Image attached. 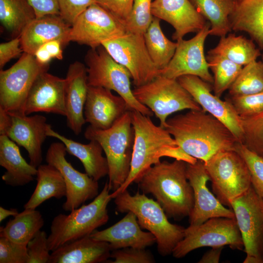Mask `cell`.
Wrapping results in <instances>:
<instances>
[{
  "instance_id": "f6af8a7d",
  "label": "cell",
  "mask_w": 263,
  "mask_h": 263,
  "mask_svg": "<svg viewBox=\"0 0 263 263\" xmlns=\"http://www.w3.org/2000/svg\"><path fill=\"white\" fill-rule=\"evenodd\" d=\"M59 16L67 23L72 25L77 17L95 0H57Z\"/></svg>"
},
{
  "instance_id": "3957f363",
  "label": "cell",
  "mask_w": 263,
  "mask_h": 263,
  "mask_svg": "<svg viewBox=\"0 0 263 263\" xmlns=\"http://www.w3.org/2000/svg\"><path fill=\"white\" fill-rule=\"evenodd\" d=\"M187 162L175 159L160 161L148 169L139 179L144 194H151L168 217H189L194 207V193L186 174Z\"/></svg>"
},
{
  "instance_id": "f1b7e54d",
  "label": "cell",
  "mask_w": 263,
  "mask_h": 263,
  "mask_svg": "<svg viewBox=\"0 0 263 263\" xmlns=\"http://www.w3.org/2000/svg\"><path fill=\"white\" fill-rule=\"evenodd\" d=\"M229 21L232 30L246 33L263 49V0H236Z\"/></svg>"
},
{
  "instance_id": "74e56055",
  "label": "cell",
  "mask_w": 263,
  "mask_h": 263,
  "mask_svg": "<svg viewBox=\"0 0 263 263\" xmlns=\"http://www.w3.org/2000/svg\"><path fill=\"white\" fill-rule=\"evenodd\" d=\"M243 131L242 143L263 158V112L247 118H241Z\"/></svg>"
},
{
  "instance_id": "9a60e30c",
  "label": "cell",
  "mask_w": 263,
  "mask_h": 263,
  "mask_svg": "<svg viewBox=\"0 0 263 263\" xmlns=\"http://www.w3.org/2000/svg\"><path fill=\"white\" fill-rule=\"evenodd\" d=\"M66 152L62 142H53L48 149L45 160L47 164L59 170L64 179L67 193L62 208L66 211H71L95 198L99 194V186L98 181L73 167L66 159Z\"/></svg>"
},
{
  "instance_id": "d4e9b609",
  "label": "cell",
  "mask_w": 263,
  "mask_h": 263,
  "mask_svg": "<svg viewBox=\"0 0 263 263\" xmlns=\"http://www.w3.org/2000/svg\"><path fill=\"white\" fill-rule=\"evenodd\" d=\"M71 25L58 15H48L36 18L24 29L19 37L23 52L35 55L43 44L59 40L63 46L69 42Z\"/></svg>"
},
{
  "instance_id": "7a4b0ae2",
  "label": "cell",
  "mask_w": 263,
  "mask_h": 263,
  "mask_svg": "<svg viewBox=\"0 0 263 263\" xmlns=\"http://www.w3.org/2000/svg\"><path fill=\"white\" fill-rule=\"evenodd\" d=\"M131 115L134 140L130 172L122 186L110 194L112 199L127 189L133 183L137 184L144 172L160 162L162 157H168L191 164L197 160L186 153L168 131L155 125L150 116L136 111H131Z\"/></svg>"
},
{
  "instance_id": "8fae6325",
  "label": "cell",
  "mask_w": 263,
  "mask_h": 263,
  "mask_svg": "<svg viewBox=\"0 0 263 263\" xmlns=\"http://www.w3.org/2000/svg\"><path fill=\"white\" fill-rule=\"evenodd\" d=\"M49 65L39 63L34 56L23 52L9 69L0 71V109L22 113L28 93L37 77Z\"/></svg>"
},
{
  "instance_id": "c3c4849f",
  "label": "cell",
  "mask_w": 263,
  "mask_h": 263,
  "mask_svg": "<svg viewBox=\"0 0 263 263\" xmlns=\"http://www.w3.org/2000/svg\"><path fill=\"white\" fill-rule=\"evenodd\" d=\"M34 9L36 18L48 15H58L57 0H27Z\"/></svg>"
},
{
  "instance_id": "d6a6232c",
  "label": "cell",
  "mask_w": 263,
  "mask_h": 263,
  "mask_svg": "<svg viewBox=\"0 0 263 263\" xmlns=\"http://www.w3.org/2000/svg\"><path fill=\"white\" fill-rule=\"evenodd\" d=\"M44 224L41 213L36 209L24 208L4 226L0 228V237L27 244L39 231Z\"/></svg>"
},
{
  "instance_id": "7402d4cb",
  "label": "cell",
  "mask_w": 263,
  "mask_h": 263,
  "mask_svg": "<svg viewBox=\"0 0 263 263\" xmlns=\"http://www.w3.org/2000/svg\"><path fill=\"white\" fill-rule=\"evenodd\" d=\"M151 13L173 27L172 38L177 41L188 33L198 32L207 22L189 0H153Z\"/></svg>"
},
{
  "instance_id": "e575fe53",
  "label": "cell",
  "mask_w": 263,
  "mask_h": 263,
  "mask_svg": "<svg viewBox=\"0 0 263 263\" xmlns=\"http://www.w3.org/2000/svg\"><path fill=\"white\" fill-rule=\"evenodd\" d=\"M160 20L154 17L144 37L149 54L161 71L167 66L172 59L177 43L170 40L165 36L160 26Z\"/></svg>"
},
{
  "instance_id": "1f68e13d",
  "label": "cell",
  "mask_w": 263,
  "mask_h": 263,
  "mask_svg": "<svg viewBox=\"0 0 263 263\" xmlns=\"http://www.w3.org/2000/svg\"><path fill=\"white\" fill-rule=\"evenodd\" d=\"M196 10L210 24V35L220 38L232 29L229 16L236 0H189Z\"/></svg>"
},
{
  "instance_id": "b9f144b4",
  "label": "cell",
  "mask_w": 263,
  "mask_h": 263,
  "mask_svg": "<svg viewBox=\"0 0 263 263\" xmlns=\"http://www.w3.org/2000/svg\"><path fill=\"white\" fill-rule=\"evenodd\" d=\"M27 244L0 237V263H28Z\"/></svg>"
},
{
  "instance_id": "52a82bcc",
  "label": "cell",
  "mask_w": 263,
  "mask_h": 263,
  "mask_svg": "<svg viewBox=\"0 0 263 263\" xmlns=\"http://www.w3.org/2000/svg\"><path fill=\"white\" fill-rule=\"evenodd\" d=\"M89 86L114 91L126 102L130 111H136L150 117L153 113L134 97L131 86V75L124 66L116 62L102 45L91 48L85 56Z\"/></svg>"
},
{
  "instance_id": "836d02e7",
  "label": "cell",
  "mask_w": 263,
  "mask_h": 263,
  "mask_svg": "<svg viewBox=\"0 0 263 263\" xmlns=\"http://www.w3.org/2000/svg\"><path fill=\"white\" fill-rule=\"evenodd\" d=\"M36 18L27 0H0V21L12 36H20L26 26Z\"/></svg>"
},
{
  "instance_id": "4316f807",
  "label": "cell",
  "mask_w": 263,
  "mask_h": 263,
  "mask_svg": "<svg viewBox=\"0 0 263 263\" xmlns=\"http://www.w3.org/2000/svg\"><path fill=\"white\" fill-rule=\"evenodd\" d=\"M46 134L62 142L67 152L80 161L85 172L90 177L98 181L108 175L107 160L103 156V149L97 141L90 140L87 144L75 141L54 131L49 124L46 128Z\"/></svg>"
},
{
  "instance_id": "2e32d148",
  "label": "cell",
  "mask_w": 263,
  "mask_h": 263,
  "mask_svg": "<svg viewBox=\"0 0 263 263\" xmlns=\"http://www.w3.org/2000/svg\"><path fill=\"white\" fill-rule=\"evenodd\" d=\"M210 29V23L207 21L192 38L176 41L174 56L167 66L160 71V75L175 79L186 75H195L212 84L213 75L204 53V44Z\"/></svg>"
},
{
  "instance_id": "f546056e",
  "label": "cell",
  "mask_w": 263,
  "mask_h": 263,
  "mask_svg": "<svg viewBox=\"0 0 263 263\" xmlns=\"http://www.w3.org/2000/svg\"><path fill=\"white\" fill-rule=\"evenodd\" d=\"M37 185L30 198L24 205V208L36 209L44 201L55 198L66 197L67 190L64 179L53 166L40 164L37 168Z\"/></svg>"
},
{
  "instance_id": "ffe728a7",
  "label": "cell",
  "mask_w": 263,
  "mask_h": 263,
  "mask_svg": "<svg viewBox=\"0 0 263 263\" xmlns=\"http://www.w3.org/2000/svg\"><path fill=\"white\" fill-rule=\"evenodd\" d=\"M65 78L44 72L34 82L26 100L23 112L54 113L66 116Z\"/></svg>"
},
{
  "instance_id": "f5cc1de1",
  "label": "cell",
  "mask_w": 263,
  "mask_h": 263,
  "mask_svg": "<svg viewBox=\"0 0 263 263\" xmlns=\"http://www.w3.org/2000/svg\"><path fill=\"white\" fill-rule=\"evenodd\" d=\"M19 212L16 208L6 209L4 207H0V222H2L4 220L9 216L13 217L16 216Z\"/></svg>"
},
{
  "instance_id": "ab89813d",
  "label": "cell",
  "mask_w": 263,
  "mask_h": 263,
  "mask_svg": "<svg viewBox=\"0 0 263 263\" xmlns=\"http://www.w3.org/2000/svg\"><path fill=\"white\" fill-rule=\"evenodd\" d=\"M245 161L249 169L251 185L256 193L263 199V158L238 142L235 147Z\"/></svg>"
},
{
  "instance_id": "603a6c76",
  "label": "cell",
  "mask_w": 263,
  "mask_h": 263,
  "mask_svg": "<svg viewBox=\"0 0 263 263\" xmlns=\"http://www.w3.org/2000/svg\"><path fill=\"white\" fill-rule=\"evenodd\" d=\"M66 80V117L68 127L76 135L82 131L86 123L84 115L88 85L85 66L79 61L71 64Z\"/></svg>"
},
{
  "instance_id": "d590c367",
  "label": "cell",
  "mask_w": 263,
  "mask_h": 263,
  "mask_svg": "<svg viewBox=\"0 0 263 263\" xmlns=\"http://www.w3.org/2000/svg\"><path fill=\"white\" fill-rule=\"evenodd\" d=\"M206 58L213 74L212 90L215 95L220 97L229 89L243 66L218 55L207 54Z\"/></svg>"
},
{
  "instance_id": "9c48e42d",
  "label": "cell",
  "mask_w": 263,
  "mask_h": 263,
  "mask_svg": "<svg viewBox=\"0 0 263 263\" xmlns=\"http://www.w3.org/2000/svg\"><path fill=\"white\" fill-rule=\"evenodd\" d=\"M133 94L142 104L149 108L165 129L169 116L184 110H202L190 94L177 79L161 75L152 81L134 87Z\"/></svg>"
},
{
  "instance_id": "484cf974",
  "label": "cell",
  "mask_w": 263,
  "mask_h": 263,
  "mask_svg": "<svg viewBox=\"0 0 263 263\" xmlns=\"http://www.w3.org/2000/svg\"><path fill=\"white\" fill-rule=\"evenodd\" d=\"M112 250L109 243L90 235L62 245L52 251L49 263H99L107 261Z\"/></svg>"
},
{
  "instance_id": "db71d44e",
  "label": "cell",
  "mask_w": 263,
  "mask_h": 263,
  "mask_svg": "<svg viewBox=\"0 0 263 263\" xmlns=\"http://www.w3.org/2000/svg\"><path fill=\"white\" fill-rule=\"evenodd\" d=\"M261 57H262V60H261V61H262V63H263V54H261Z\"/></svg>"
},
{
  "instance_id": "60d3db41",
  "label": "cell",
  "mask_w": 263,
  "mask_h": 263,
  "mask_svg": "<svg viewBox=\"0 0 263 263\" xmlns=\"http://www.w3.org/2000/svg\"><path fill=\"white\" fill-rule=\"evenodd\" d=\"M241 118L252 117L263 112V92L227 99Z\"/></svg>"
},
{
  "instance_id": "d6986e66",
  "label": "cell",
  "mask_w": 263,
  "mask_h": 263,
  "mask_svg": "<svg viewBox=\"0 0 263 263\" xmlns=\"http://www.w3.org/2000/svg\"><path fill=\"white\" fill-rule=\"evenodd\" d=\"M7 113L11 122L6 135L27 150L30 163L37 168L42 161V145L47 136L46 118L39 114Z\"/></svg>"
},
{
  "instance_id": "4dcf8cb0",
  "label": "cell",
  "mask_w": 263,
  "mask_h": 263,
  "mask_svg": "<svg viewBox=\"0 0 263 263\" xmlns=\"http://www.w3.org/2000/svg\"><path fill=\"white\" fill-rule=\"evenodd\" d=\"M207 54L222 56L242 66L257 60L262 54L251 39L232 34L221 37Z\"/></svg>"
},
{
  "instance_id": "5b68a950",
  "label": "cell",
  "mask_w": 263,
  "mask_h": 263,
  "mask_svg": "<svg viewBox=\"0 0 263 263\" xmlns=\"http://www.w3.org/2000/svg\"><path fill=\"white\" fill-rule=\"evenodd\" d=\"M113 199L118 212H133L141 228L155 236L157 250L161 256L172 254L183 239L185 228L171 223L160 205L145 194L137 191L132 195L126 189Z\"/></svg>"
},
{
  "instance_id": "83f0119b",
  "label": "cell",
  "mask_w": 263,
  "mask_h": 263,
  "mask_svg": "<svg viewBox=\"0 0 263 263\" xmlns=\"http://www.w3.org/2000/svg\"><path fill=\"white\" fill-rule=\"evenodd\" d=\"M0 165L6 170L2 180L12 187L25 185L37 174V168L27 162L15 142L6 135H0Z\"/></svg>"
},
{
  "instance_id": "277c9868",
  "label": "cell",
  "mask_w": 263,
  "mask_h": 263,
  "mask_svg": "<svg viewBox=\"0 0 263 263\" xmlns=\"http://www.w3.org/2000/svg\"><path fill=\"white\" fill-rule=\"evenodd\" d=\"M89 140L101 146L109 167V188L116 191L125 182L130 172L134 140L131 111H128L110 128L100 130L89 125L84 132Z\"/></svg>"
},
{
  "instance_id": "816d5d0a",
  "label": "cell",
  "mask_w": 263,
  "mask_h": 263,
  "mask_svg": "<svg viewBox=\"0 0 263 263\" xmlns=\"http://www.w3.org/2000/svg\"><path fill=\"white\" fill-rule=\"evenodd\" d=\"M11 122L10 114L0 109V135H6Z\"/></svg>"
},
{
  "instance_id": "e0dca14e",
  "label": "cell",
  "mask_w": 263,
  "mask_h": 263,
  "mask_svg": "<svg viewBox=\"0 0 263 263\" xmlns=\"http://www.w3.org/2000/svg\"><path fill=\"white\" fill-rule=\"evenodd\" d=\"M190 94L202 110L223 122L242 143L243 131L241 117L227 99L222 100L211 93L212 86L201 78L186 75L177 79Z\"/></svg>"
},
{
  "instance_id": "8992f818",
  "label": "cell",
  "mask_w": 263,
  "mask_h": 263,
  "mask_svg": "<svg viewBox=\"0 0 263 263\" xmlns=\"http://www.w3.org/2000/svg\"><path fill=\"white\" fill-rule=\"evenodd\" d=\"M107 181L98 195L88 205L60 213L53 219L48 245L50 251L87 236L106 224L109 220L108 205L112 199Z\"/></svg>"
},
{
  "instance_id": "6da1fadb",
  "label": "cell",
  "mask_w": 263,
  "mask_h": 263,
  "mask_svg": "<svg viewBox=\"0 0 263 263\" xmlns=\"http://www.w3.org/2000/svg\"><path fill=\"white\" fill-rule=\"evenodd\" d=\"M165 129L186 153L204 163L220 151L235 150L239 142L223 122L203 110L168 118Z\"/></svg>"
},
{
  "instance_id": "f35d334b",
  "label": "cell",
  "mask_w": 263,
  "mask_h": 263,
  "mask_svg": "<svg viewBox=\"0 0 263 263\" xmlns=\"http://www.w3.org/2000/svg\"><path fill=\"white\" fill-rule=\"evenodd\" d=\"M153 0H134L129 18L125 22L128 32L144 34L151 23Z\"/></svg>"
},
{
  "instance_id": "ac0fdd59",
  "label": "cell",
  "mask_w": 263,
  "mask_h": 263,
  "mask_svg": "<svg viewBox=\"0 0 263 263\" xmlns=\"http://www.w3.org/2000/svg\"><path fill=\"white\" fill-rule=\"evenodd\" d=\"M186 174L194 193V207L188 217L189 225H198L217 217L235 218L231 208H227L208 189L210 180L204 163L198 160L187 164Z\"/></svg>"
},
{
  "instance_id": "30bf717a",
  "label": "cell",
  "mask_w": 263,
  "mask_h": 263,
  "mask_svg": "<svg viewBox=\"0 0 263 263\" xmlns=\"http://www.w3.org/2000/svg\"><path fill=\"white\" fill-rule=\"evenodd\" d=\"M228 245L233 250H243L244 246L235 218L217 217L198 225L185 229L183 239L176 245L172 254L177 259L184 257L197 248Z\"/></svg>"
},
{
  "instance_id": "44dd1931",
  "label": "cell",
  "mask_w": 263,
  "mask_h": 263,
  "mask_svg": "<svg viewBox=\"0 0 263 263\" xmlns=\"http://www.w3.org/2000/svg\"><path fill=\"white\" fill-rule=\"evenodd\" d=\"M128 111L126 102L120 95L104 88L89 86L84 115L93 128L108 129Z\"/></svg>"
},
{
  "instance_id": "5bb4252c",
  "label": "cell",
  "mask_w": 263,
  "mask_h": 263,
  "mask_svg": "<svg viewBox=\"0 0 263 263\" xmlns=\"http://www.w3.org/2000/svg\"><path fill=\"white\" fill-rule=\"evenodd\" d=\"M128 32L124 22L94 3L80 15L71 26L69 41L95 49L103 42Z\"/></svg>"
},
{
  "instance_id": "ba28073f",
  "label": "cell",
  "mask_w": 263,
  "mask_h": 263,
  "mask_svg": "<svg viewBox=\"0 0 263 263\" xmlns=\"http://www.w3.org/2000/svg\"><path fill=\"white\" fill-rule=\"evenodd\" d=\"M204 164L216 197L230 208L232 202L251 186L248 167L235 150L220 151Z\"/></svg>"
},
{
  "instance_id": "7dc6e473",
  "label": "cell",
  "mask_w": 263,
  "mask_h": 263,
  "mask_svg": "<svg viewBox=\"0 0 263 263\" xmlns=\"http://www.w3.org/2000/svg\"><path fill=\"white\" fill-rule=\"evenodd\" d=\"M23 52L20 46L19 36L14 38L12 40L0 44V68L11 59L18 57Z\"/></svg>"
},
{
  "instance_id": "bcb514c9",
  "label": "cell",
  "mask_w": 263,
  "mask_h": 263,
  "mask_svg": "<svg viewBox=\"0 0 263 263\" xmlns=\"http://www.w3.org/2000/svg\"><path fill=\"white\" fill-rule=\"evenodd\" d=\"M134 0H95V3L124 22L129 18Z\"/></svg>"
},
{
  "instance_id": "7bdbcfd3",
  "label": "cell",
  "mask_w": 263,
  "mask_h": 263,
  "mask_svg": "<svg viewBox=\"0 0 263 263\" xmlns=\"http://www.w3.org/2000/svg\"><path fill=\"white\" fill-rule=\"evenodd\" d=\"M28 263H49L51 254L48 245V236L41 230L27 245Z\"/></svg>"
},
{
  "instance_id": "4fadbf2b",
  "label": "cell",
  "mask_w": 263,
  "mask_h": 263,
  "mask_svg": "<svg viewBox=\"0 0 263 263\" xmlns=\"http://www.w3.org/2000/svg\"><path fill=\"white\" fill-rule=\"evenodd\" d=\"M102 45L118 63L130 72L135 87L144 85L160 75L151 59L144 34L128 32L103 42Z\"/></svg>"
},
{
  "instance_id": "7c38bea8",
  "label": "cell",
  "mask_w": 263,
  "mask_h": 263,
  "mask_svg": "<svg viewBox=\"0 0 263 263\" xmlns=\"http://www.w3.org/2000/svg\"><path fill=\"white\" fill-rule=\"evenodd\" d=\"M246 256L244 263H263V199L252 185L231 204Z\"/></svg>"
},
{
  "instance_id": "8d00e7d4",
  "label": "cell",
  "mask_w": 263,
  "mask_h": 263,
  "mask_svg": "<svg viewBox=\"0 0 263 263\" xmlns=\"http://www.w3.org/2000/svg\"><path fill=\"white\" fill-rule=\"evenodd\" d=\"M228 90L231 96L263 92V64L261 60H255L243 66Z\"/></svg>"
},
{
  "instance_id": "681fc988",
  "label": "cell",
  "mask_w": 263,
  "mask_h": 263,
  "mask_svg": "<svg viewBox=\"0 0 263 263\" xmlns=\"http://www.w3.org/2000/svg\"><path fill=\"white\" fill-rule=\"evenodd\" d=\"M42 46V45H41ZM52 58L61 60L63 58L62 43L59 40H53L43 44Z\"/></svg>"
},
{
  "instance_id": "f907efd6",
  "label": "cell",
  "mask_w": 263,
  "mask_h": 263,
  "mask_svg": "<svg viewBox=\"0 0 263 263\" xmlns=\"http://www.w3.org/2000/svg\"><path fill=\"white\" fill-rule=\"evenodd\" d=\"M224 246L213 247L206 252L198 262L199 263H218L219 262Z\"/></svg>"
},
{
  "instance_id": "cb8c5ba5",
  "label": "cell",
  "mask_w": 263,
  "mask_h": 263,
  "mask_svg": "<svg viewBox=\"0 0 263 263\" xmlns=\"http://www.w3.org/2000/svg\"><path fill=\"white\" fill-rule=\"evenodd\" d=\"M119 221L101 231L95 230L90 236L109 244L112 251L125 247L146 248L156 243L150 232L141 229L135 214L128 211Z\"/></svg>"
},
{
  "instance_id": "ee69618b",
  "label": "cell",
  "mask_w": 263,
  "mask_h": 263,
  "mask_svg": "<svg viewBox=\"0 0 263 263\" xmlns=\"http://www.w3.org/2000/svg\"><path fill=\"white\" fill-rule=\"evenodd\" d=\"M112 263H153L155 261L151 253L146 248L125 247L113 250Z\"/></svg>"
}]
</instances>
